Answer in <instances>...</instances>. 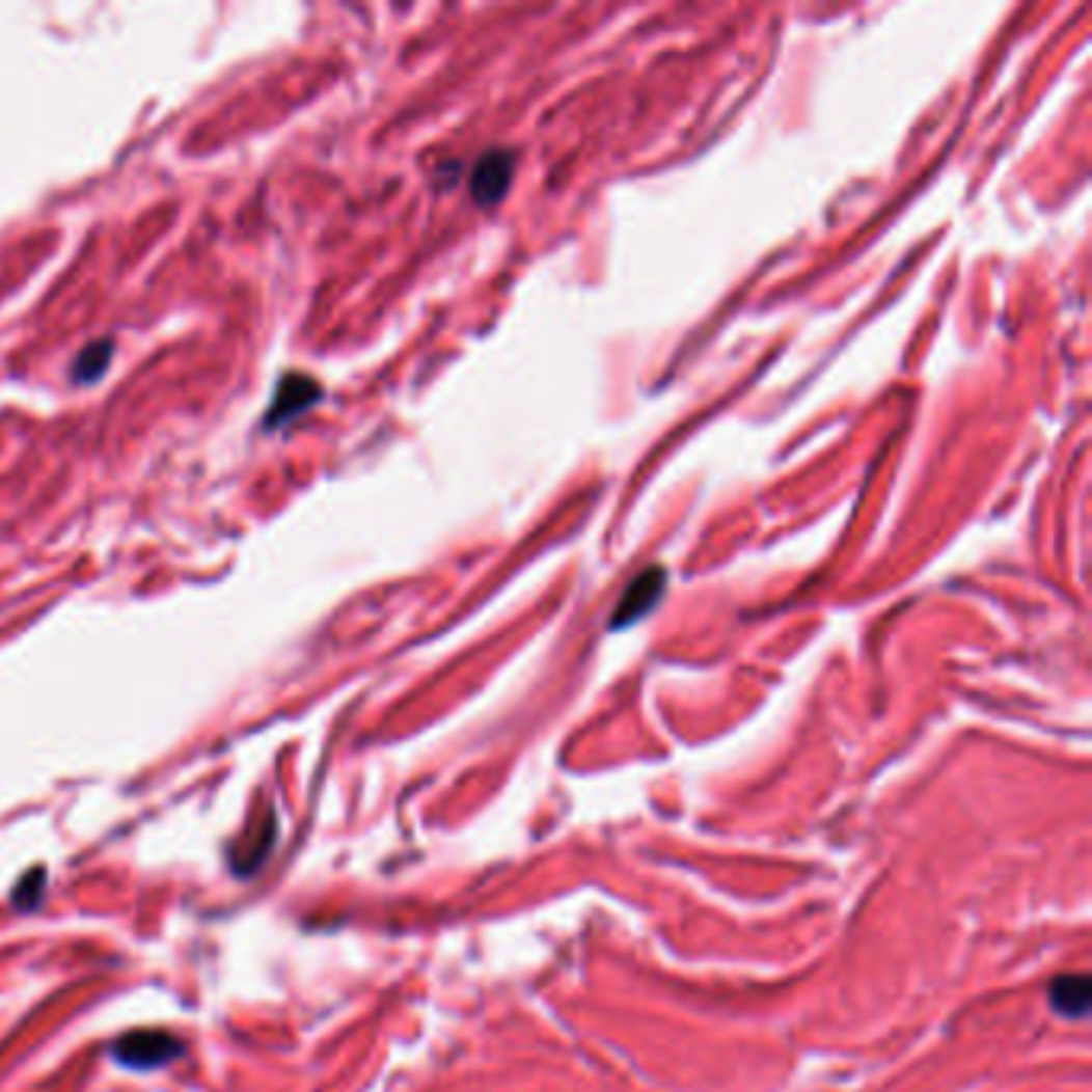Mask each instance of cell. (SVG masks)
<instances>
[{
	"label": "cell",
	"instance_id": "cell-1",
	"mask_svg": "<svg viewBox=\"0 0 1092 1092\" xmlns=\"http://www.w3.org/2000/svg\"><path fill=\"white\" fill-rule=\"evenodd\" d=\"M180 1054H183V1044L170 1032H158V1029L126 1032L116 1044H112V1058L132 1070L167 1067L173 1058H180Z\"/></svg>",
	"mask_w": 1092,
	"mask_h": 1092
},
{
	"label": "cell",
	"instance_id": "cell-2",
	"mask_svg": "<svg viewBox=\"0 0 1092 1092\" xmlns=\"http://www.w3.org/2000/svg\"><path fill=\"white\" fill-rule=\"evenodd\" d=\"M513 173V158L507 151H491L487 158L477 161L474 173H471V193L481 206H491L507 193V183Z\"/></svg>",
	"mask_w": 1092,
	"mask_h": 1092
},
{
	"label": "cell",
	"instance_id": "cell-3",
	"mask_svg": "<svg viewBox=\"0 0 1092 1092\" xmlns=\"http://www.w3.org/2000/svg\"><path fill=\"white\" fill-rule=\"evenodd\" d=\"M663 580H666V574H663L660 568H648L641 577H637V580L628 586V593H625V599H622V606L616 609V622H612V625L622 628V625H628V622L641 619V616L654 606V602L660 599Z\"/></svg>",
	"mask_w": 1092,
	"mask_h": 1092
},
{
	"label": "cell",
	"instance_id": "cell-4",
	"mask_svg": "<svg viewBox=\"0 0 1092 1092\" xmlns=\"http://www.w3.org/2000/svg\"><path fill=\"white\" fill-rule=\"evenodd\" d=\"M318 398H321L318 382L305 379V375H289V379H282V385H279V391H276V401H273V407H270V420H267V424L276 427V424L292 420L295 413L308 410Z\"/></svg>",
	"mask_w": 1092,
	"mask_h": 1092
},
{
	"label": "cell",
	"instance_id": "cell-5",
	"mask_svg": "<svg viewBox=\"0 0 1092 1092\" xmlns=\"http://www.w3.org/2000/svg\"><path fill=\"white\" fill-rule=\"evenodd\" d=\"M1050 1006L1067 1019H1083L1092 1003V981L1089 974H1061L1050 981Z\"/></svg>",
	"mask_w": 1092,
	"mask_h": 1092
},
{
	"label": "cell",
	"instance_id": "cell-6",
	"mask_svg": "<svg viewBox=\"0 0 1092 1092\" xmlns=\"http://www.w3.org/2000/svg\"><path fill=\"white\" fill-rule=\"evenodd\" d=\"M276 843V817L267 811V820H263V830H256V826H253V830H250V837L235 849V858H231V865H235V869L241 872V875H247V872H253L256 869V865L263 862V855H267L270 852V846Z\"/></svg>",
	"mask_w": 1092,
	"mask_h": 1092
},
{
	"label": "cell",
	"instance_id": "cell-7",
	"mask_svg": "<svg viewBox=\"0 0 1092 1092\" xmlns=\"http://www.w3.org/2000/svg\"><path fill=\"white\" fill-rule=\"evenodd\" d=\"M109 353H112V344H109V340H100V344L87 347V350L78 356V365H74V379H78V382H93V379H100V375L106 372V365H109Z\"/></svg>",
	"mask_w": 1092,
	"mask_h": 1092
}]
</instances>
